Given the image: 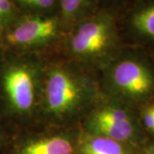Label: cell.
<instances>
[{"instance_id":"1","label":"cell","mask_w":154,"mask_h":154,"mask_svg":"<svg viewBox=\"0 0 154 154\" xmlns=\"http://www.w3.org/2000/svg\"><path fill=\"white\" fill-rule=\"evenodd\" d=\"M114 38V27L109 17H97L82 23L70 41L78 55H97L104 51Z\"/></svg>"},{"instance_id":"2","label":"cell","mask_w":154,"mask_h":154,"mask_svg":"<svg viewBox=\"0 0 154 154\" xmlns=\"http://www.w3.org/2000/svg\"><path fill=\"white\" fill-rule=\"evenodd\" d=\"M58 21L54 17H26L15 24L6 34L9 44L17 46H33L46 43L57 36Z\"/></svg>"},{"instance_id":"3","label":"cell","mask_w":154,"mask_h":154,"mask_svg":"<svg viewBox=\"0 0 154 154\" xmlns=\"http://www.w3.org/2000/svg\"><path fill=\"white\" fill-rule=\"evenodd\" d=\"M81 96V88L69 74L62 69H55L50 74L45 99L51 112L59 115L69 111L78 104Z\"/></svg>"},{"instance_id":"4","label":"cell","mask_w":154,"mask_h":154,"mask_svg":"<svg viewBox=\"0 0 154 154\" xmlns=\"http://www.w3.org/2000/svg\"><path fill=\"white\" fill-rule=\"evenodd\" d=\"M113 81L124 94L131 96H144L152 91V75L143 65L134 61L122 62L114 69Z\"/></svg>"},{"instance_id":"5","label":"cell","mask_w":154,"mask_h":154,"mask_svg":"<svg viewBox=\"0 0 154 154\" xmlns=\"http://www.w3.org/2000/svg\"><path fill=\"white\" fill-rule=\"evenodd\" d=\"M8 98L19 111H28L34 102V84L33 75L28 69L15 67L8 70L4 79Z\"/></svg>"},{"instance_id":"6","label":"cell","mask_w":154,"mask_h":154,"mask_svg":"<svg viewBox=\"0 0 154 154\" xmlns=\"http://www.w3.org/2000/svg\"><path fill=\"white\" fill-rule=\"evenodd\" d=\"M91 128L101 136L115 141H124L132 135V122L124 110L105 108L98 111L91 120Z\"/></svg>"},{"instance_id":"7","label":"cell","mask_w":154,"mask_h":154,"mask_svg":"<svg viewBox=\"0 0 154 154\" xmlns=\"http://www.w3.org/2000/svg\"><path fill=\"white\" fill-rule=\"evenodd\" d=\"M21 154H73V146L66 139L56 136L28 144Z\"/></svg>"},{"instance_id":"8","label":"cell","mask_w":154,"mask_h":154,"mask_svg":"<svg viewBox=\"0 0 154 154\" xmlns=\"http://www.w3.org/2000/svg\"><path fill=\"white\" fill-rule=\"evenodd\" d=\"M82 154H124L119 142L105 136L87 139L82 146Z\"/></svg>"},{"instance_id":"9","label":"cell","mask_w":154,"mask_h":154,"mask_svg":"<svg viewBox=\"0 0 154 154\" xmlns=\"http://www.w3.org/2000/svg\"><path fill=\"white\" fill-rule=\"evenodd\" d=\"M132 25L139 33L154 39V4L135 12Z\"/></svg>"},{"instance_id":"10","label":"cell","mask_w":154,"mask_h":154,"mask_svg":"<svg viewBox=\"0 0 154 154\" xmlns=\"http://www.w3.org/2000/svg\"><path fill=\"white\" fill-rule=\"evenodd\" d=\"M62 13L68 19L78 17L88 9L91 0H58Z\"/></svg>"},{"instance_id":"11","label":"cell","mask_w":154,"mask_h":154,"mask_svg":"<svg viewBox=\"0 0 154 154\" xmlns=\"http://www.w3.org/2000/svg\"><path fill=\"white\" fill-rule=\"evenodd\" d=\"M16 15L11 0H0V36L11 25Z\"/></svg>"},{"instance_id":"12","label":"cell","mask_w":154,"mask_h":154,"mask_svg":"<svg viewBox=\"0 0 154 154\" xmlns=\"http://www.w3.org/2000/svg\"><path fill=\"white\" fill-rule=\"evenodd\" d=\"M20 6L30 11H45L52 9L57 0H14Z\"/></svg>"},{"instance_id":"13","label":"cell","mask_w":154,"mask_h":154,"mask_svg":"<svg viewBox=\"0 0 154 154\" xmlns=\"http://www.w3.org/2000/svg\"><path fill=\"white\" fill-rule=\"evenodd\" d=\"M144 123L151 132L154 134V110L152 107L146 110L143 116Z\"/></svg>"},{"instance_id":"14","label":"cell","mask_w":154,"mask_h":154,"mask_svg":"<svg viewBox=\"0 0 154 154\" xmlns=\"http://www.w3.org/2000/svg\"><path fill=\"white\" fill-rule=\"evenodd\" d=\"M146 154H154V146H152L151 148L149 149Z\"/></svg>"},{"instance_id":"15","label":"cell","mask_w":154,"mask_h":154,"mask_svg":"<svg viewBox=\"0 0 154 154\" xmlns=\"http://www.w3.org/2000/svg\"><path fill=\"white\" fill-rule=\"evenodd\" d=\"M152 110H154V105H153V106H152Z\"/></svg>"}]
</instances>
